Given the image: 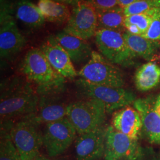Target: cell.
<instances>
[{
	"label": "cell",
	"instance_id": "obj_1",
	"mask_svg": "<svg viewBox=\"0 0 160 160\" xmlns=\"http://www.w3.org/2000/svg\"><path fill=\"white\" fill-rule=\"evenodd\" d=\"M21 70L29 81L37 86L39 96L60 94L64 90L65 78L52 68L40 49L33 48L27 52Z\"/></svg>",
	"mask_w": 160,
	"mask_h": 160
},
{
	"label": "cell",
	"instance_id": "obj_2",
	"mask_svg": "<svg viewBox=\"0 0 160 160\" xmlns=\"http://www.w3.org/2000/svg\"><path fill=\"white\" fill-rule=\"evenodd\" d=\"M39 95L28 82L14 78L1 86V121L20 119L34 113L39 103Z\"/></svg>",
	"mask_w": 160,
	"mask_h": 160
},
{
	"label": "cell",
	"instance_id": "obj_3",
	"mask_svg": "<svg viewBox=\"0 0 160 160\" xmlns=\"http://www.w3.org/2000/svg\"><path fill=\"white\" fill-rule=\"evenodd\" d=\"M75 84L81 97L102 102L107 113H112L130 106L137 100L133 92L123 87L96 85L80 78L76 81Z\"/></svg>",
	"mask_w": 160,
	"mask_h": 160
},
{
	"label": "cell",
	"instance_id": "obj_4",
	"mask_svg": "<svg viewBox=\"0 0 160 160\" xmlns=\"http://www.w3.org/2000/svg\"><path fill=\"white\" fill-rule=\"evenodd\" d=\"M4 122L8 126L10 135L22 160H34L40 155L43 142L39 125L24 117L15 123L12 120Z\"/></svg>",
	"mask_w": 160,
	"mask_h": 160
},
{
	"label": "cell",
	"instance_id": "obj_5",
	"mask_svg": "<svg viewBox=\"0 0 160 160\" xmlns=\"http://www.w3.org/2000/svg\"><path fill=\"white\" fill-rule=\"evenodd\" d=\"M106 110L103 103L94 99H84L69 104L66 118L78 135L103 126Z\"/></svg>",
	"mask_w": 160,
	"mask_h": 160
},
{
	"label": "cell",
	"instance_id": "obj_6",
	"mask_svg": "<svg viewBox=\"0 0 160 160\" xmlns=\"http://www.w3.org/2000/svg\"><path fill=\"white\" fill-rule=\"evenodd\" d=\"M78 76L96 85L123 87L124 76L114 63L97 52L92 51L87 63L78 72Z\"/></svg>",
	"mask_w": 160,
	"mask_h": 160
},
{
	"label": "cell",
	"instance_id": "obj_7",
	"mask_svg": "<svg viewBox=\"0 0 160 160\" xmlns=\"http://www.w3.org/2000/svg\"><path fill=\"white\" fill-rule=\"evenodd\" d=\"M95 41L98 51L111 62L122 66L131 65L136 56L131 51L123 33L107 29H98Z\"/></svg>",
	"mask_w": 160,
	"mask_h": 160
},
{
	"label": "cell",
	"instance_id": "obj_8",
	"mask_svg": "<svg viewBox=\"0 0 160 160\" xmlns=\"http://www.w3.org/2000/svg\"><path fill=\"white\" fill-rule=\"evenodd\" d=\"M98 30L97 10L87 0L74 6L63 32L87 40L95 36Z\"/></svg>",
	"mask_w": 160,
	"mask_h": 160
},
{
	"label": "cell",
	"instance_id": "obj_9",
	"mask_svg": "<svg viewBox=\"0 0 160 160\" xmlns=\"http://www.w3.org/2000/svg\"><path fill=\"white\" fill-rule=\"evenodd\" d=\"M103 157L104 160H142V151L138 140L109 126L106 129Z\"/></svg>",
	"mask_w": 160,
	"mask_h": 160
},
{
	"label": "cell",
	"instance_id": "obj_10",
	"mask_svg": "<svg viewBox=\"0 0 160 160\" xmlns=\"http://www.w3.org/2000/svg\"><path fill=\"white\" fill-rule=\"evenodd\" d=\"M77 132L67 118L46 124L43 146L51 158L62 154L74 141Z\"/></svg>",
	"mask_w": 160,
	"mask_h": 160
},
{
	"label": "cell",
	"instance_id": "obj_11",
	"mask_svg": "<svg viewBox=\"0 0 160 160\" xmlns=\"http://www.w3.org/2000/svg\"><path fill=\"white\" fill-rule=\"evenodd\" d=\"M134 108L142 121V134L149 142L160 145V93L137 99Z\"/></svg>",
	"mask_w": 160,
	"mask_h": 160
},
{
	"label": "cell",
	"instance_id": "obj_12",
	"mask_svg": "<svg viewBox=\"0 0 160 160\" xmlns=\"http://www.w3.org/2000/svg\"><path fill=\"white\" fill-rule=\"evenodd\" d=\"M26 40L17 28L12 14L1 16L0 55L10 59L22 50Z\"/></svg>",
	"mask_w": 160,
	"mask_h": 160
},
{
	"label": "cell",
	"instance_id": "obj_13",
	"mask_svg": "<svg viewBox=\"0 0 160 160\" xmlns=\"http://www.w3.org/2000/svg\"><path fill=\"white\" fill-rule=\"evenodd\" d=\"M59 94L39 96V103L34 113L24 116L40 125L66 118L68 104L58 96Z\"/></svg>",
	"mask_w": 160,
	"mask_h": 160
},
{
	"label": "cell",
	"instance_id": "obj_14",
	"mask_svg": "<svg viewBox=\"0 0 160 160\" xmlns=\"http://www.w3.org/2000/svg\"><path fill=\"white\" fill-rule=\"evenodd\" d=\"M106 129L104 126L79 135L75 141L77 160H98L104 154Z\"/></svg>",
	"mask_w": 160,
	"mask_h": 160
},
{
	"label": "cell",
	"instance_id": "obj_15",
	"mask_svg": "<svg viewBox=\"0 0 160 160\" xmlns=\"http://www.w3.org/2000/svg\"><path fill=\"white\" fill-rule=\"evenodd\" d=\"M52 68L65 78L78 76L67 52L59 43L55 36L48 37L40 46Z\"/></svg>",
	"mask_w": 160,
	"mask_h": 160
},
{
	"label": "cell",
	"instance_id": "obj_16",
	"mask_svg": "<svg viewBox=\"0 0 160 160\" xmlns=\"http://www.w3.org/2000/svg\"><path fill=\"white\" fill-rule=\"evenodd\" d=\"M112 126L120 133L133 139L138 140L142 134V121L136 109L128 106L115 111Z\"/></svg>",
	"mask_w": 160,
	"mask_h": 160
},
{
	"label": "cell",
	"instance_id": "obj_17",
	"mask_svg": "<svg viewBox=\"0 0 160 160\" xmlns=\"http://www.w3.org/2000/svg\"><path fill=\"white\" fill-rule=\"evenodd\" d=\"M55 36L59 43L67 52L72 62L78 64L89 61L93 51L86 40L63 31Z\"/></svg>",
	"mask_w": 160,
	"mask_h": 160
},
{
	"label": "cell",
	"instance_id": "obj_18",
	"mask_svg": "<svg viewBox=\"0 0 160 160\" xmlns=\"http://www.w3.org/2000/svg\"><path fill=\"white\" fill-rule=\"evenodd\" d=\"M123 36L133 53L137 57L142 58L150 61L153 59L160 48V42L150 40L142 36L132 34L126 31Z\"/></svg>",
	"mask_w": 160,
	"mask_h": 160
},
{
	"label": "cell",
	"instance_id": "obj_19",
	"mask_svg": "<svg viewBox=\"0 0 160 160\" xmlns=\"http://www.w3.org/2000/svg\"><path fill=\"white\" fill-rule=\"evenodd\" d=\"M14 10L17 20L30 29L39 28L45 23V19L38 6L29 0H19Z\"/></svg>",
	"mask_w": 160,
	"mask_h": 160
},
{
	"label": "cell",
	"instance_id": "obj_20",
	"mask_svg": "<svg viewBox=\"0 0 160 160\" xmlns=\"http://www.w3.org/2000/svg\"><path fill=\"white\" fill-rule=\"evenodd\" d=\"M134 81L137 88L141 92L152 89L160 84V66L152 62L141 65L135 74Z\"/></svg>",
	"mask_w": 160,
	"mask_h": 160
},
{
	"label": "cell",
	"instance_id": "obj_21",
	"mask_svg": "<svg viewBox=\"0 0 160 160\" xmlns=\"http://www.w3.org/2000/svg\"><path fill=\"white\" fill-rule=\"evenodd\" d=\"M98 29H107L120 33L126 31L123 8L118 6L104 10H97Z\"/></svg>",
	"mask_w": 160,
	"mask_h": 160
},
{
	"label": "cell",
	"instance_id": "obj_22",
	"mask_svg": "<svg viewBox=\"0 0 160 160\" xmlns=\"http://www.w3.org/2000/svg\"><path fill=\"white\" fill-rule=\"evenodd\" d=\"M38 7L45 20L52 23H67L71 15L67 6L55 0H39Z\"/></svg>",
	"mask_w": 160,
	"mask_h": 160
},
{
	"label": "cell",
	"instance_id": "obj_23",
	"mask_svg": "<svg viewBox=\"0 0 160 160\" xmlns=\"http://www.w3.org/2000/svg\"><path fill=\"white\" fill-rule=\"evenodd\" d=\"M155 9L141 14L126 16L125 26L126 31L132 34L144 36L152 22Z\"/></svg>",
	"mask_w": 160,
	"mask_h": 160
},
{
	"label": "cell",
	"instance_id": "obj_24",
	"mask_svg": "<svg viewBox=\"0 0 160 160\" xmlns=\"http://www.w3.org/2000/svg\"><path fill=\"white\" fill-rule=\"evenodd\" d=\"M0 160H22L12 141L8 126L6 122L1 123Z\"/></svg>",
	"mask_w": 160,
	"mask_h": 160
},
{
	"label": "cell",
	"instance_id": "obj_25",
	"mask_svg": "<svg viewBox=\"0 0 160 160\" xmlns=\"http://www.w3.org/2000/svg\"><path fill=\"white\" fill-rule=\"evenodd\" d=\"M160 8V0H141L123 8L125 16L143 13Z\"/></svg>",
	"mask_w": 160,
	"mask_h": 160
},
{
	"label": "cell",
	"instance_id": "obj_26",
	"mask_svg": "<svg viewBox=\"0 0 160 160\" xmlns=\"http://www.w3.org/2000/svg\"><path fill=\"white\" fill-rule=\"evenodd\" d=\"M143 37L154 41H160V8H155L152 20L147 33Z\"/></svg>",
	"mask_w": 160,
	"mask_h": 160
},
{
	"label": "cell",
	"instance_id": "obj_27",
	"mask_svg": "<svg viewBox=\"0 0 160 160\" xmlns=\"http://www.w3.org/2000/svg\"><path fill=\"white\" fill-rule=\"evenodd\" d=\"M97 10H104L119 6L118 0H87Z\"/></svg>",
	"mask_w": 160,
	"mask_h": 160
},
{
	"label": "cell",
	"instance_id": "obj_28",
	"mask_svg": "<svg viewBox=\"0 0 160 160\" xmlns=\"http://www.w3.org/2000/svg\"><path fill=\"white\" fill-rule=\"evenodd\" d=\"M139 1H141V0H118L119 6H120V7L123 8H125L126 7Z\"/></svg>",
	"mask_w": 160,
	"mask_h": 160
},
{
	"label": "cell",
	"instance_id": "obj_29",
	"mask_svg": "<svg viewBox=\"0 0 160 160\" xmlns=\"http://www.w3.org/2000/svg\"><path fill=\"white\" fill-rule=\"evenodd\" d=\"M58 2L62 3L63 4H72L74 6L76 3H77L80 0H55Z\"/></svg>",
	"mask_w": 160,
	"mask_h": 160
},
{
	"label": "cell",
	"instance_id": "obj_30",
	"mask_svg": "<svg viewBox=\"0 0 160 160\" xmlns=\"http://www.w3.org/2000/svg\"><path fill=\"white\" fill-rule=\"evenodd\" d=\"M59 160L57 159H53V158H48L46 157L44 155H39L37 157H36L34 160Z\"/></svg>",
	"mask_w": 160,
	"mask_h": 160
},
{
	"label": "cell",
	"instance_id": "obj_31",
	"mask_svg": "<svg viewBox=\"0 0 160 160\" xmlns=\"http://www.w3.org/2000/svg\"><path fill=\"white\" fill-rule=\"evenodd\" d=\"M0 1H1V6L10 5L8 2L9 0H0Z\"/></svg>",
	"mask_w": 160,
	"mask_h": 160
},
{
	"label": "cell",
	"instance_id": "obj_32",
	"mask_svg": "<svg viewBox=\"0 0 160 160\" xmlns=\"http://www.w3.org/2000/svg\"><path fill=\"white\" fill-rule=\"evenodd\" d=\"M156 160H160V152L158 153V154L157 155L156 157Z\"/></svg>",
	"mask_w": 160,
	"mask_h": 160
},
{
	"label": "cell",
	"instance_id": "obj_33",
	"mask_svg": "<svg viewBox=\"0 0 160 160\" xmlns=\"http://www.w3.org/2000/svg\"><path fill=\"white\" fill-rule=\"evenodd\" d=\"M159 58H160V56H159Z\"/></svg>",
	"mask_w": 160,
	"mask_h": 160
}]
</instances>
